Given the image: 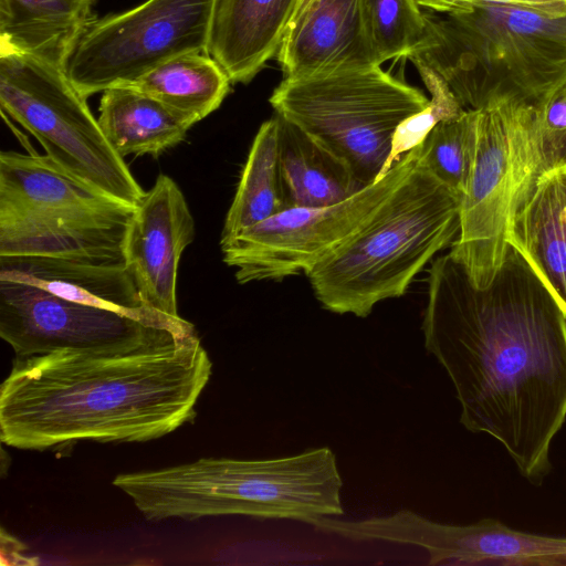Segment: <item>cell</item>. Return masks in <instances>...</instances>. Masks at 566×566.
Here are the masks:
<instances>
[{
	"label": "cell",
	"mask_w": 566,
	"mask_h": 566,
	"mask_svg": "<svg viewBox=\"0 0 566 566\" xmlns=\"http://www.w3.org/2000/svg\"><path fill=\"white\" fill-rule=\"evenodd\" d=\"M421 329L461 407L460 422L502 444L541 484L566 420V316L512 244L480 287L449 253L429 269Z\"/></svg>",
	"instance_id": "1"
},
{
	"label": "cell",
	"mask_w": 566,
	"mask_h": 566,
	"mask_svg": "<svg viewBox=\"0 0 566 566\" xmlns=\"http://www.w3.org/2000/svg\"><path fill=\"white\" fill-rule=\"evenodd\" d=\"M211 374L196 331L15 357L0 388V438L36 451L158 439L196 418Z\"/></svg>",
	"instance_id": "2"
},
{
	"label": "cell",
	"mask_w": 566,
	"mask_h": 566,
	"mask_svg": "<svg viewBox=\"0 0 566 566\" xmlns=\"http://www.w3.org/2000/svg\"><path fill=\"white\" fill-rule=\"evenodd\" d=\"M113 484L150 521L243 515L313 525L344 514L343 479L328 447L272 459L201 458L122 473Z\"/></svg>",
	"instance_id": "3"
},
{
	"label": "cell",
	"mask_w": 566,
	"mask_h": 566,
	"mask_svg": "<svg viewBox=\"0 0 566 566\" xmlns=\"http://www.w3.org/2000/svg\"><path fill=\"white\" fill-rule=\"evenodd\" d=\"M423 13L426 36L409 59L440 75L463 108L501 97L536 105L566 85V11L484 2Z\"/></svg>",
	"instance_id": "4"
},
{
	"label": "cell",
	"mask_w": 566,
	"mask_h": 566,
	"mask_svg": "<svg viewBox=\"0 0 566 566\" xmlns=\"http://www.w3.org/2000/svg\"><path fill=\"white\" fill-rule=\"evenodd\" d=\"M422 155L365 224L304 273L325 310L367 317L378 303L402 296L457 239L462 197L433 176Z\"/></svg>",
	"instance_id": "5"
},
{
	"label": "cell",
	"mask_w": 566,
	"mask_h": 566,
	"mask_svg": "<svg viewBox=\"0 0 566 566\" xmlns=\"http://www.w3.org/2000/svg\"><path fill=\"white\" fill-rule=\"evenodd\" d=\"M135 209L80 181L48 155L0 154V256L125 265Z\"/></svg>",
	"instance_id": "6"
},
{
	"label": "cell",
	"mask_w": 566,
	"mask_h": 566,
	"mask_svg": "<svg viewBox=\"0 0 566 566\" xmlns=\"http://www.w3.org/2000/svg\"><path fill=\"white\" fill-rule=\"evenodd\" d=\"M269 102L339 158L363 187L388 171L398 128L430 105L419 88L380 65L283 78Z\"/></svg>",
	"instance_id": "7"
},
{
	"label": "cell",
	"mask_w": 566,
	"mask_h": 566,
	"mask_svg": "<svg viewBox=\"0 0 566 566\" xmlns=\"http://www.w3.org/2000/svg\"><path fill=\"white\" fill-rule=\"evenodd\" d=\"M86 97L64 66L0 48V106L33 135L63 170L95 190L137 207L145 192L112 147Z\"/></svg>",
	"instance_id": "8"
},
{
	"label": "cell",
	"mask_w": 566,
	"mask_h": 566,
	"mask_svg": "<svg viewBox=\"0 0 566 566\" xmlns=\"http://www.w3.org/2000/svg\"><path fill=\"white\" fill-rule=\"evenodd\" d=\"M542 175L535 105L501 97L479 109L474 164L461 198L460 230L449 252L475 285L492 281L510 247L509 226Z\"/></svg>",
	"instance_id": "9"
},
{
	"label": "cell",
	"mask_w": 566,
	"mask_h": 566,
	"mask_svg": "<svg viewBox=\"0 0 566 566\" xmlns=\"http://www.w3.org/2000/svg\"><path fill=\"white\" fill-rule=\"evenodd\" d=\"M217 0H146L93 18L65 70L86 98L128 85L157 65L190 52L209 53Z\"/></svg>",
	"instance_id": "10"
},
{
	"label": "cell",
	"mask_w": 566,
	"mask_h": 566,
	"mask_svg": "<svg viewBox=\"0 0 566 566\" xmlns=\"http://www.w3.org/2000/svg\"><path fill=\"white\" fill-rule=\"evenodd\" d=\"M423 143L402 155L378 180L324 207L287 208L221 242L223 262L238 283L281 281L305 273L354 234L417 165Z\"/></svg>",
	"instance_id": "11"
},
{
	"label": "cell",
	"mask_w": 566,
	"mask_h": 566,
	"mask_svg": "<svg viewBox=\"0 0 566 566\" xmlns=\"http://www.w3.org/2000/svg\"><path fill=\"white\" fill-rule=\"evenodd\" d=\"M191 323L161 325L0 277V336L15 357L65 348L124 344L168 333L193 332Z\"/></svg>",
	"instance_id": "12"
},
{
	"label": "cell",
	"mask_w": 566,
	"mask_h": 566,
	"mask_svg": "<svg viewBox=\"0 0 566 566\" xmlns=\"http://www.w3.org/2000/svg\"><path fill=\"white\" fill-rule=\"evenodd\" d=\"M339 532L353 542L423 548L430 565L566 566V536L518 531L494 518L455 525L401 510L364 520H344Z\"/></svg>",
	"instance_id": "13"
},
{
	"label": "cell",
	"mask_w": 566,
	"mask_h": 566,
	"mask_svg": "<svg viewBox=\"0 0 566 566\" xmlns=\"http://www.w3.org/2000/svg\"><path fill=\"white\" fill-rule=\"evenodd\" d=\"M195 233V220L180 188L169 176L159 175L135 209L123 248L125 268L149 308L180 317L178 266Z\"/></svg>",
	"instance_id": "14"
},
{
	"label": "cell",
	"mask_w": 566,
	"mask_h": 566,
	"mask_svg": "<svg viewBox=\"0 0 566 566\" xmlns=\"http://www.w3.org/2000/svg\"><path fill=\"white\" fill-rule=\"evenodd\" d=\"M275 57L283 78L380 65L361 0H298Z\"/></svg>",
	"instance_id": "15"
},
{
	"label": "cell",
	"mask_w": 566,
	"mask_h": 566,
	"mask_svg": "<svg viewBox=\"0 0 566 566\" xmlns=\"http://www.w3.org/2000/svg\"><path fill=\"white\" fill-rule=\"evenodd\" d=\"M298 0H217L209 54L247 84L276 56Z\"/></svg>",
	"instance_id": "16"
},
{
	"label": "cell",
	"mask_w": 566,
	"mask_h": 566,
	"mask_svg": "<svg viewBox=\"0 0 566 566\" xmlns=\"http://www.w3.org/2000/svg\"><path fill=\"white\" fill-rule=\"evenodd\" d=\"M507 241L526 259L566 316V164L537 179L509 226Z\"/></svg>",
	"instance_id": "17"
},
{
	"label": "cell",
	"mask_w": 566,
	"mask_h": 566,
	"mask_svg": "<svg viewBox=\"0 0 566 566\" xmlns=\"http://www.w3.org/2000/svg\"><path fill=\"white\" fill-rule=\"evenodd\" d=\"M279 118V174L287 208H315L340 202L364 187L348 167L307 133Z\"/></svg>",
	"instance_id": "18"
},
{
	"label": "cell",
	"mask_w": 566,
	"mask_h": 566,
	"mask_svg": "<svg viewBox=\"0 0 566 566\" xmlns=\"http://www.w3.org/2000/svg\"><path fill=\"white\" fill-rule=\"evenodd\" d=\"M96 0H0V48L66 66Z\"/></svg>",
	"instance_id": "19"
},
{
	"label": "cell",
	"mask_w": 566,
	"mask_h": 566,
	"mask_svg": "<svg viewBox=\"0 0 566 566\" xmlns=\"http://www.w3.org/2000/svg\"><path fill=\"white\" fill-rule=\"evenodd\" d=\"M97 122L123 158L130 154L157 157L182 142L191 127L179 114L132 85L102 93Z\"/></svg>",
	"instance_id": "20"
},
{
	"label": "cell",
	"mask_w": 566,
	"mask_h": 566,
	"mask_svg": "<svg viewBox=\"0 0 566 566\" xmlns=\"http://www.w3.org/2000/svg\"><path fill=\"white\" fill-rule=\"evenodd\" d=\"M231 84L209 53L190 52L157 65L128 85L155 97L192 126L220 107Z\"/></svg>",
	"instance_id": "21"
},
{
	"label": "cell",
	"mask_w": 566,
	"mask_h": 566,
	"mask_svg": "<svg viewBox=\"0 0 566 566\" xmlns=\"http://www.w3.org/2000/svg\"><path fill=\"white\" fill-rule=\"evenodd\" d=\"M279 118L263 122L254 136L227 212L220 243L285 209L279 174Z\"/></svg>",
	"instance_id": "22"
},
{
	"label": "cell",
	"mask_w": 566,
	"mask_h": 566,
	"mask_svg": "<svg viewBox=\"0 0 566 566\" xmlns=\"http://www.w3.org/2000/svg\"><path fill=\"white\" fill-rule=\"evenodd\" d=\"M479 109H464L440 120L423 143V161L442 184L463 196L471 177L478 144Z\"/></svg>",
	"instance_id": "23"
},
{
	"label": "cell",
	"mask_w": 566,
	"mask_h": 566,
	"mask_svg": "<svg viewBox=\"0 0 566 566\" xmlns=\"http://www.w3.org/2000/svg\"><path fill=\"white\" fill-rule=\"evenodd\" d=\"M361 1L369 40L380 64L391 59H409L427 31L417 0Z\"/></svg>",
	"instance_id": "24"
},
{
	"label": "cell",
	"mask_w": 566,
	"mask_h": 566,
	"mask_svg": "<svg viewBox=\"0 0 566 566\" xmlns=\"http://www.w3.org/2000/svg\"><path fill=\"white\" fill-rule=\"evenodd\" d=\"M421 8L436 13L464 11L484 2L513 3L566 11V0H417Z\"/></svg>",
	"instance_id": "25"
},
{
	"label": "cell",
	"mask_w": 566,
	"mask_h": 566,
	"mask_svg": "<svg viewBox=\"0 0 566 566\" xmlns=\"http://www.w3.org/2000/svg\"><path fill=\"white\" fill-rule=\"evenodd\" d=\"M27 546L19 539L1 530V564L2 565H34L38 558L29 557L23 554Z\"/></svg>",
	"instance_id": "26"
}]
</instances>
